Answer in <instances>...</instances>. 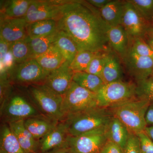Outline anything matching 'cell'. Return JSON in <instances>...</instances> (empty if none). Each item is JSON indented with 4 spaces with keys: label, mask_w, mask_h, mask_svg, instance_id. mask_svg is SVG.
<instances>
[{
    "label": "cell",
    "mask_w": 153,
    "mask_h": 153,
    "mask_svg": "<svg viewBox=\"0 0 153 153\" xmlns=\"http://www.w3.org/2000/svg\"><path fill=\"white\" fill-rule=\"evenodd\" d=\"M57 30L73 40L78 51L97 52L109 49L107 31L99 9L86 1H69L63 5L56 20Z\"/></svg>",
    "instance_id": "6da1fadb"
},
{
    "label": "cell",
    "mask_w": 153,
    "mask_h": 153,
    "mask_svg": "<svg viewBox=\"0 0 153 153\" xmlns=\"http://www.w3.org/2000/svg\"><path fill=\"white\" fill-rule=\"evenodd\" d=\"M113 115L109 108L96 106L66 118L68 135L76 136L105 127Z\"/></svg>",
    "instance_id": "7a4b0ae2"
},
{
    "label": "cell",
    "mask_w": 153,
    "mask_h": 153,
    "mask_svg": "<svg viewBox=\"0 0 153 153\" xmlns=\"http://www.w3.org/2000/svg\"><path fill=\"white\" fill-rule=\"evenodd\" d=\"M150 103L147 100L137 97L109 109L130 132L136 134L144 131L147 126L146 114Z\"/></svg>",
    "instance_id": "3957f363"
},
{
    "label": "cell",
    "mask_w": 153,
    "mask_h": 153,
    "mask_svg": "<svg viewBox=\"0 0 153 153\" xmlns=\"http://www.w3.org/2000/svg\"><path fill=\"white\" fill-rule=\"evenodd\" d=\"M29 91L33 102L44 116L58 122L64 120L61 110L62 96L44 83L32 84Z\"/></svg>",
    "instance_id": "277c9868"
},
{
    "label": "cell",
    "mask_w": 153,
    "mask_h": 153,
    "mask_svg": "<svg viewBox=\"0 0 153 153\" xmlns=\"http://www.w3.org/2000/svg\"><path fill=\"white\" fill-rule=\"evenodd\" d=\"M137 84L123 80L105 84L96 93L97 105L110 108L136 98Z\"/></svg>",
    "instance_id": "5b68a950"
},
{
    "label": "cell",
    "mask_w": 153,
    "mask_h": 153,
    "mask_svg": "<svg viewBox=\"0 0 153 153\" xmlns=\"http://www.w3.org/2000/svg\"><path fill=\"white\" fill-rule=\"evenodd\" d=\"M63 97L61 110L64 120L68 117L98 106L96 93L79 86L73 81Z\"/></svg>",
    "instance_id": "8992f818"
},
{
    "label": "cell",
    "mask_w": 153,
    "mask_h": 153,
    "mask_svg": "<svg viewBox=\"0 0 153 153\" xmlns=\"http://www.w3.org/2000/svg\"><path fill=\"white\" fill-rule=\"evenodd\" d=\"M105 127L76 136L68 135L61 149L68 153H100L108 140Z\"/></svg>",
    "instance_id": "52a82bcc"
},
{
    "label": "cell",
    "mask_w": 153,
    "mask_h": 153,
    "mask_svg": "<svg viewBox=\"0 0 153 153\" xmlns=\"http://www.w3.org/2000/svg\"><path fill=\"white\" fill-rule=\"evenodd\" d=\"M1 105V114L8 123L41 115L33 105L20 95L8 97Z\"/></svg>",
    "instance_id": "ba28073f"
},
{
    "label": "cell",
    "mask_w": 153,
    "mask_h": 153,
    "mask_svg": "<svg viewBox=\"0 0 153 153\" xmlns=\"http://www.w3.org/2000/svg\"><path fill=\"white\" fill-rule=\"evenodd\" d=\"M49 71L42 68L35 59L19 63L11 70L10 76L14 82L38 84L45 82Z\"/></svg>",
    "instance_id": "9c48e42d"
},
{
    "label": "cell",
    "mask_w": 153,
    "mask_h": 153,
    "mask_svg": "<svg viewBox=\"0 0 153 153\" xmlns=\"http://www.w3.org/2000/svg\"><path fill=\"white\" fill-rule=\"evenodd\" d=\"M69 1H33L25 19L28 24L42 20L56 21L63 5Z\"/></svg>",
    "instance_id": "30bf717a"
},
{
    "label": "cell",
    "mask_w": 153,
    "mask_h": 153,
    "mask_svg": "<svg viewBox=\"0 0 153 153\" xmlns=\"http://www.w3.org/2000/svg\"><path fill=\"white\" fill-rule=\"evenodd\" d=\"M149 24L142 16L133 5L126 1L121 25L129 38L145 39Z\"/></svg>",
    "instance_id": "8fae6325"
},
{
    "label": "cell",
    "mask_w": 153,
    "mask_h": 153,
    "mask_svg": "<svg viewBox=\"0 0 153 153\" xmlns=\"http://www.w3.org/2000/svg\"><path fill=\"white\" fill-rule=\"evenodd\" d=\"M123 61L128 74L137 82L152 76V58L138 55L129 47L127 54Z\"/></svg>",
    "instance_id": "7c38bea8"
},
{
    "label": "cell",
    "mask_w": 153,
    "mask_h": 153,
    "mask_svg": "<svg viewBox=\"0 0 153 153\" xmlns=\"http://www.w3.org/2000/svg\"><path fill=\"white\" fill-rule=\"evenodd\" d=\"M74 72L70 64L65 61L60 66L50 71L44 83L55 92L63 96L73 82Z\"/></svg>",
    "instance_id": "4fadbf2b"
},
{
    "label": "cell",
    "mask_w": 153,
    "mask_h": 153,
    "mask_svg": "<svg viewBox=\"0 0 153 153\" xmlns=\"http://www.w3.org/2000/svg\"><path fill=\"white\" fill-rule=\"evenodd\" d=\"M27 25L25 18L1 19L0 38L10 44L25 39Z\"/></svg>",
    "instance_id": "5bb4252c"
},
{
    "label": "cell",
    "mask_w": 153,
    "mask_h": 153,
    "mask_svg": "<svg viewBox=\"0 0 153 153\" xmlns=\"http://www.w3.org/2000/svg\"><path fill=\"white\" fill-rule=\"evenodd\" d=\"M67 126L65 121L59 122L41 140L40 149L42 152L62 149L68 136Z\"/></svg>",
    "instance_id": "9a60e30c"
},
{
    "label": "cell",
    "mask_w": 153,
    "mask_h": 153,
    "mask_svg": "<svg viewBox=\"0 0 153 153\" xmlns=\"http://www.w3.org/2000/svg\"><path fill=\"white\" fill-rule=\"evenodd\" d=\"M107 37L110 47L123 60L127 54L130 47V40L125 30L121 25L109 27Z\"/></svg>",
    "instance_id": "2e32d148"
},
{
    "label": "cell",
    "mask_w": 153,
    "mask_h": 153,
    "mask_svg": "<svg viewBox=\"0 0 153 153\" xmlns=\"http://www.w3.org/2000/svg\"><path fill=\"white\" fill-rule=\"evenodd\" d=\"M25 120H21L8 123L12 131L26 153H34L38 149V143L25 125Z\"/></svg>",
    "instance_id": "e0dca14e"
},
{
    "label": "cell",
    "mask_w": 153,
    "mask_h": 153,
    "mask_svg": "<svg viewBox=\"0 0 153 153\" xmlns=\"http://www.w3.org/2000/svg\"><path fill=\"white\" fill-rule=\"evenodd\" d=\"M59 122L41 115L29 118L24 121L26 128L37 140L43 138Z\"/></svg>",
    "instance_id": "ac0fdd59"
},
{
    "label": "cell",
    "mask_w": 153,
    "mask_h": 153,
    "mask_svg": "<svg viewBox=\"0 0 153 153\" xmlns=\"http://www.w3.org/2000/svg\"><path fill=\"white\" fill-rule=\"evenodd\" d=\"M105 133L108 140L117 145L124 152L130 132L119 120L113 117L105 127Z\"/></svg>",
    "instance_id": "d6986e66"
},
{
    "label": "cell",
    "mask_w": 153,
    "mask_h": 153,
    "mask_svg": "<svg viewBox=\"0 0 153 153\" xmlns=\"http://www.w3.org/2000/svg\"><path fill=\"white\" fill-rule=\"evenodd\" d=\"M120 58L111 49L102 74L101 79L105 84L122 80L123 71Z\"/></svg>",
    "instance_id": "ffe728a7"
},
{
    "label": "cell",
    "mask_w": 153,
    "mask_h": 153,
    "mask_svg": "<svg viewBox=\"0 0 153 153\" xmlns=\"http://www.w3.org/2000/svg\"><path fill=\"white\" fill-rule=\"evenodd\" d=\"M125 3L126 1L111 0L99 10L102 18L110 27L121 25Z\"/></svg>",
    "instance_id": "44dd1931"
},
{
    "label": "cell",
    "mask_w": 153,
    "mask_h": 153,
    "mask_svg": "<svg viewBox=\"0 0 153 153\" xmlns=\"http://www.w3.org/2000/svg\"><path fill=\"white\" fill-rule=\"evenodd\" d=\"M35 59L42 68L49 72L60 67L66 61L59 49L54 44L46 52Z\"/></svg>",
    "instance_id": "7402d4cb"
},
{
    "label": "cell",
    "mask_w": 153,
    "mask_h": 153,
    "mask_svg": "<svg viewBox=\"0 0 153 153\" xmlns=\"http://www.w3.org/2000/svg\"><path fill=\"white\" fill-rule=\"evenodd\" d=\"M0 153H26L8 125H4L1 128Z\"/></svg>",
    "instance_id": "603a6c76"
},
{
    "label": "cell",
    "mask_w": 153,
    "mask_h": 153,
    "mask_svg": "<svg viewBox=\"0 0 153 153\" xmlns=\"http://www.w3.org/2000/svg\"><path fill=\"white\" fill-rule=\"evenodd\" d=\"M54 44L59 49L66 61L71 64L78 52L77 47L73 40L66 33L58 30Z\"/></svg>",
    "instance_id": "cb8c5ba5"
},
{
    "label": "cell",
    "mask_w": 153,
    "mask_h": 153,
    "mask_svg": "<svg viewBox=\"0 0 153 153\" xmlns=\"http://www.w3.org/2000/svg\"><path fill=\"white\" fill-rule=\"evenodd\" d=\"M27 30L29 38L48 36L57 31V22L53 19H49L30 23L28 24Z\"/></svg>",
    "instance_id": "d4e9b609"
},
{
    "label": "cell",
    "mask_w": 153,
    "mask_h": 153,
    "mask_svg": "<svg viewBox=\"0 0 153 153\" xmlns=\"http://www.w3.org/2000/svg\"><path fill=\"white\" fill-rule=\"evenodd\" d=\"M33 0H12L2 9V19L25 18Z\"/></svg>",
    "instance_id": "484cf974"
},
{
    "label": "cell",
    "mask_w": 153,
    "mask_h": 153,
    "mask_svg": "<svg viewBox=\"0 0 153 153\" xmlns=\"http://www.w3.org/2000/svg\"><path fill=\"white\" fill-rule=\"evenodd\" d=\"M73 81L79 86L95 93L105 85L100 77L85 71L74 72Z\"/></svg>",
    "instance_id": "4316f807"
},
{
    "label": "cell",
    "mask_w": 153,
    "mask_h": 153,
    "mask_svg": "<svg viewBox=\"0 0 153 153\" xmlns=\"http://www.w3.org/2000/svg\"><path fill=\"white\" fill-rule=\"evenodd\" d=\"M58 30L48 36L30 38L27 37L30 45L33 58L43 54L55 43L57 38Z\"/></svg>",
    "instance_id": "83f0119b"
},
{
    "label": "cell",
    "mask_w": 153,
    "mask_h": 153,
    "mask_svg": "<svg viewBox=\"0 0 153 153\" xmlns=\"http://www.w3.org/2000/svg\"><path fill=\"white\" fill-rule=\"evenodd\" d=\"M10 50L18 64L34 59L27 38L11 44Z\"/></svg>",
    "instance_id": "f1b7e54d"
},
{
    "label": "cell",
    "mask_w": 153,
    "mask_h": 153,
    "mask_svg": "<svg viewBox=\"0 0 153 153\" xmlns=\"http://www.w3.org/2000/svg\"><path fill=\"white\" fill-rule=\"evenodd\" d=\"M98 52H91L87 50L78 51L70 64V68L74 72L85 71L91 61Z\"/></svg>",
    "instance_id": "f546056e"
},
{
    "label": "cell",
    "mask_w": 153,
    "mask_h": 153,
    "mask_svg": "<svg viewBox=\"0 0 153 153\" xmlns=\"http://www.w3.org/2000/svg\"><path fill=\"white\" fill-rule=\"evenodd\" d=\"M111 48L105 51L98 52L94 57L85 72L96 75L101 78L102 71L106 63L108 52Z\"/></svg>",
    "instance_id": "4dcf8cb0"
},
{
    "label": "cell",
    "mask_w": 153,
    "mask_h": 153,
    "mask_svg": "<svg viewBox=\"0 0 153 153\" xmlns=\"http://www.w3.org/2000/svg\"><path fill=\"white\" fill-rule=\"evenodd\" d=\"M149 23H153V0H128Z\"/></svg>",
    "instance_id": "1f68e13d"
},
{
    "label": "cell",
    "mask_w": 153,
    "mask_h": 153,
    "mask_svg": "<svg viewBox=\"0 0 153 153\" xmlns=\"http://www.w3.org/2000/svg\"><path fill=\"white\" fill-rule=\"evenodd\" d=\"M130 48L138 55L153 59V49L143 38H129Z\"/></svg>",
    "instance_id": "d6a6232c"
},
{
    "label": "cell",
    "mask_w": 153,
    "mask_h": 153,
    "mask_svg": "<svg viewBox=\"0 0 153 153\" xmlns=\"http://www.w3.org/2000/svg\"><path fill=\"white\" fill-rule=\"evenodd\" d=\"M137 96L153 103V76L137 82Z\"/></svg>",
    "instance_id": "836d02e7"
},
{
    "label": "cell",
    "mask_w": 153,
    "mask_h": 153,
    "mask_svg": "<svg viewBox=\"0 0 153 153\" xmlns=\"http://www.w3.org/2000/svg\"><path fill=\"white\" fill-rule=\"evenodd\" d=\"M136 135L139 140L141 153H153V141L145 131Z\"/></svg>",
    "instance_id": "e575fe53"
},
{
    "label": "cell",
    "mask_w": 153,
    "mask_h": 153,
    "mask_svg": "<svg viewBox=\"0 0 153 153\" xmlns=\"http://www.w3.org/2000/svg\"><path fill=\"white\" fill-rule=\"evenodd\" d=\"M124 153H141L139 140L136 134L130 133Z\"/></svg>",
    "instance_id": "d590c367"
},
{
    "label": "cell",
    "mask_w": 153,
    "mask_h": 153,
    "mask_svg": "<svg viewBox=\"0 0 153 153\" xmlns=\"http://www.w3.org/2000/svg\"><path fill=\"white\" fill-rule=\"evenodd\" d=\"M100 153H124V152L117 145L107 140Z\"/></svg>",
    "instance_id": "8d00e7d4"
},
{
    "label": "cell",
    "mask_w": 153,
    "mask_h": 153,
    "mask_svg": "<svg viewBox=\"0 0 153 153\" xmlns=\"http://www.w3.org/2000/svg\"><path fill=\"white\" fill-rule=\"evenodd\" d=\"M10 44L0 38V62L3 61L7 53L10 51Z\"/></svg>",
    "instance_id": "74e56055"
},
{
    "label": "cell",
    "mask_w": 153,
    "mask_h": 153,
    "mask_svg": "<svg viewBox=\"0 0 153 153\" xmlns=\"http://www.w3.org/2000/svg\"><path fill=\"white\" fill-rule=\"evenodd\" d=\"M111 1V0H88L86 1L94 7L100 10Z\"/></svg>",
    "instance_id": "f35d334b"
},
{
    "label": "cell",
    "mask_w": 153,
    "mask_h": 153,
    "mask_svg": "<svg viewBox=\"0 0 153 153\" xmlns=\"http://www.w3.org/2000/svg\"><path fill=\"white\" fill-rule=\"evenodd\" d=\"M146 121L147 126H153V103H151L146 114Z\"/></svg>",
    "instance_id": "ab89813d"
},
{
    "label": "cell",
    "mask_w": 153,
    "mask_h": 153,
    "mask_svg": "<svg viewBox=\"0 0 153 153\" xmlns=\"http://www.w3.org/2000/svg\"><path fill=\"white\" fill-rule=\"evenodd\" d=\"M152 39H153V23L149 25L145 40L146 41Z\"/></svg>",
    "instance_id": "60d3db41"
},
{
    "label": "cell",
    "mask_w": 153,
    "mask_h": 153,
    "mask_svg": "<svg viewBox=\"0 0 153 153\" xmlns=\"http://www.w3.org/2000/svg\"><path fill=\"white\" fill-rule=\"evenodd\" d=\"M145 132L153 141V126H147L145 129Z\"/></svg>",
    "instance_id": "b9f144b4"
},
{
    "label": "cell",
    "mask_w": 153,
    "mask_h": 153,
    "mask_svg": "<svg viewBox=\"0 0 153 153\" xmlns=\"http://www.w3.org/2000/svg\"><path fill=\"white\" fill-rule=\"evenodd\" d=\"M52 153H68V152H66L65 150L60 149L57 150L55 151L54 152Z\"/></svg>",
    "instance_id": "7bdbcfd3"
},
{
    "label": "cell",
    "mask_w": 153,
    "mask_h": 153,
    "mask_svg": "<svg viewBox=\"0 0 153 153\" xmlns=\"http://www.w3.org/2000/svg\"><path fill=\"white\" fill-rule=\"evenodd\" d=\"M152 76H153V75H152Z\"/></svg>",
    "instance_id": "ee69618b"
}]
</instances>
